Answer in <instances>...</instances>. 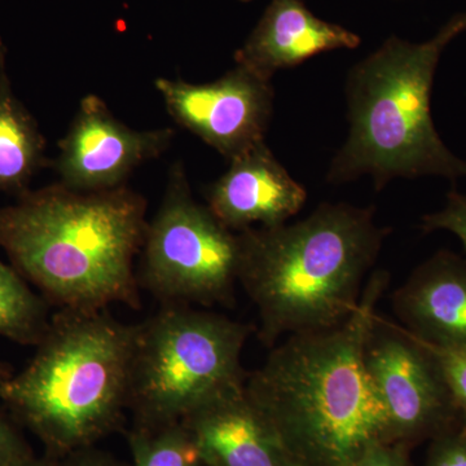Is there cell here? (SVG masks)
<instances>
[{"instance_id":"14","label":"cell","mask_w":466,"mask_h":466,"mask_svg":"<svg viewBox=\"0 0 466 466\" xmlns=\"http://www.w3.org/2000/svg\"><path fill=\"white\" fill-rule=\"evenodd\" d=\"M404 329L437 349H466V262L441 250L421 263L391 299Z\"/></svg>"},{"instance_id":"4","label":"cell","mask_w":466,"mask_h":466,"mask_svg":"<svg viewBox=\"0 0 466 466\" xmlns=\"http://www.w3.org/2000/svg\"><path fill=\"white\" fill-rule=\"evenodd\" d=\"M466 32V11L433 38L413 43L392 35L350 70V131L327 173L332 184L370 175L376 189L397 177H466V161L441 139L431 116L435 70L444 48Z\"/></svg>"},{"instance_id":"25","label":"cell","mask_w":466,"mask_h":466,"mask_svg":"<svg viewBox=\"0 0 466 466\" xmlns=\"http://www.w3.org/2000/svg\"><path fill=\"white\" fill-rule=\"evenodd\" d=\"M20 466H47V465L39 464V462H34V461H32V460H29V461H26L25 464H23Z\"/></svg>"},{"instance_id":"6","label":"cell","mask_w":466,"mask_h":466,"mask_svg":"<svg viewBox=\"0 0 466 466\" xmlns=\"http://www.w3.org/2000/svg\"><path fill=\"white\" fill-rule=\"evenodd\" d=\"M251 332L216 312L162 305L135 324L127 408L142 426L159 428L244 385L241 355Z\"/></svg>"},{"instance_id":"21","label":"cell","mask_w":466,"mask_h":466,"mask_svg":"<svg viewBox=\"0 0 466 466\" xmlns=\"http://www.w3.org/2000/svg\"><path fill=\"white\" fill-rule=\"evenodd\" d=\"M29 460V453L23 441L11 426L0 419V466H20Z\"/></svg>"},{"instance_id":"13","label":"cell","mask_w":466,"mask_h":466,"mask_svg":"<svg viewBox=\"0 0 466 466\" xmlns=\"http://www.w3.org/2000/svg\"><path fill=\"white\" fill-rule=\"evenodd\" d=\"M360 36L315 16L303 0H271L253 32L236 51V66L271 81L279 70L336 50H354Z\"/></svg>"},{"instance_id":"24","label":"cell","mask_w":466,"mask_h":466,"mask_svg":"<svg viewBox=\"0 0 466 466\" xmlns=\"http://www.w3.org/2000/svg\"><path fill=\"white\" fill-rule=\"evenodd\" d=\"M76 466H104V465L99 464V462L85 461V462H79V464L76 465Z\"/></svg>"},{"instance_id":"2","label":"cell","mask_w":466,"mask_h":466,"mask_svg":"<svg viewBox=\"0 0 466 466\" xmlns=\"http://www.w3.org/2000/svg\"><path fill=\"white\" fill-rule=\"evenodd\" d=\"M147 226L146 198L126 186L78 192L58 183L0 208V249L60 309H140L134 260Z\"/></svg>"},{"instance_id":"8","label":"cell","mask_w":466,"mask_h":466,"mask_svg":"<svg viewBox=\"0 0 466 466\" xmlns=\"http://www.w3.org/2000/svg\"><path fill=\"white\" fill-rule=\"evenodd\" d=\"M366 367L390 424L391 441H417L461 428L449 385L428 345L377 317Z\"/></svg>"},{"instance_id":"17","label":"cell","mask_w":466,"mask_h":466,"mask_svg":"<svg viewBox=\"0 0 466 466\" xmlns=\"http://www.w3.org/2000/svg\"><path fill=\"white\" fill-rule=\"evenodd\" d=\"M135 466H198L200 449L183 422L147 428L131 438Z\"/></svg>"},{"instance_id":"3","label":"cell","mask_w":466,"mask_h":466,"mask_svg":"<svg viewBox=\"0 0 466 466\" xmlns=\"http://www.w3.org/2000/svg\"><path fill=\"white\" fill-rule=\"evenodd\" d=\"M391 229L375 208L321 204L305 219L238 233V283L256 306L267 348L345 321Z\"/></svg>"},{"instance_id":"22","label":"cell","mask_w":466,"mask_h":466,"mask_svg":"<svg viewBox=\"0 0 466 466\" xmlns=\"http://www.w3.org/2000/svg\"><path fill=\"white\" fill-rule=\"evenodd\" d=\"M351 466H407L400 452L389 449V443L377 444Z\"/></svg>"},{"instance_id":"16","label":"cell","mask_w":466,"mask_h":466,"mask_svg":"<svg viewBox=\"0 0 466 466\" xmlns=\"http://www.w3.org/2000/svg\"><path fill=\"white\" fill-rule=\"evenodd\" d=\"M50 321L45 300L30 290L16 268L0 260V336L36 346Z\"/></svg>"},{"instance_id":"12","label":"cell","mask_w":466,"mask_h":466,"mask_svg":"<svg viewBox=\"0 0 466 466\" xmlns=\"http://www.w3.org/2000/svg\"><path fill=\"white\" fill-rule=\"evenodd\" d=\"M208 466H297L244 385L223 392L182 420Z\"/></svg>"},{"instance_id":"5","label":"cell","mask_w":466,"mask_h":466,"mask_svg":"<svg viewBox=\"0 0 466 466\" xmlns=\"http://www.w3.org/2000/svg\"><path fill=\"white\" fill-rule=\"evenodd\" d=\"M134 337L135 324L108 309H60L25 370L0 381V398L55 449H81L127 408Z\"/></svg>"},{"instance_id":"20","label":"cell","mask_w":466,"mask_h":466,"mask_svg":"<svg viewBox=\"0 0 466 466\" xmlns=\"http://www.w3.org/2000/svg\"><path fill=\"white\" fill-rule=\"evenodd\" d=\"M428 466H466L465 429L435 438Z\"/></svg>"},{"instance_id":"15","label":"cell","mask_w":466,"mask_h":466,"mask_svg":"<svg viewBox=\"0 0 466 466\" xmlns=\"http://www.w3.org/2000/svg\"><path fill=\"white\" fill-rule=\"evenodd\" d=\"M45 137L12 90L5 52L0 43V192L29 191L30 180L45 162Z\"/></svg>"},{"instance_id":"11","label":"cell","mask_w":466,"mask_h":466,"mask_svg":"<svg viewBox=\"0 0 466 466\" xmlns=\"http://www.w3.org/2000/svg\"><path fill=\"white\" fill-rule=\"evenodd\" d=\"M308 192L276 159L266 142L229 159L207 192L208 208L229 231L284 225L302 210Z\"/></svg>"},{"instance_id":"7","label":"cell","mask_w":466,"mask_h":466,"mask_svg":"<svg viewBox=\"0 0 466 466\" xmlns=\"http://www.w3.org/2000/svg\"><path fill=\"white\" fill-rule=\"evenodd\" d=\"M137 281L162 305H229L238 284V233L192 198L174 165L167 191L144 236Z\"/></svg>"},{"instance_id":"1","label":"cell","mask_w":466,"mask_h":466,"mask_svg":"<svg viewBox=\"0 0 466 466\" xmlns=\"http://www.w3.org/2000/svg\"><path fill=\"white\" fill-rule=\"evenodd\" d=\"M388 272L370 276L341 324L287 337L245 379L251 403L297 466H351L391 443L390 424L366 367V343Z\"/></svg>"},{"instance_id":"10","label":"cell","mask_w":466,"mask_h":466,"mask_svg":"<svg viewBox=\"0 0 466 466\" xmlns=\"http://www.w3.org/2000/svg\"><path fill=\"white\" fill-rule=\"evenodd\" d=\"M173 137L171 128L133 130L100 97L88 95L58 143L55 167L60 183L73 191H110L125 186L135 168L164 153Z\"/></svg>"},{"instance_id":"26","label":"cell","mask_w":466,"mask_h":466,"mask_svg":"<svg viewBox=\"0 0 466 466\" xmlns=\"http://www.w3.org/2000/svg\"><path fill=\"white\" fill-rule=\"evenodd\" d=\"M240 2H245V3H247V2H251V0H240Z\"/></svg>"},{"instance_id":"23","label":"cell","mask_w":466,"mask_h":466,"mask_svg":"<svg viewBox=\"0 0 466 466\" xmlns=\"http://www.w3.org/2000/svg\"><path fill=\"white\" fill-rule=\"evenodd\" d=\"M11 375H12V373L9 372L8 368L5 366H3V364L0 363V381H3V380L8 379V377Z\"/></svg>"},{"instance_id":"19","label":"cell","mask_w":466,"mask_h":466,"mask_svg":"<svg viewBox=\"0 0 466 466\" xmlns=\"http://www.w3.org/2000/svg\"><path fill=\"white\" fill-rule=\"evenodd\" d=\"M421 228L425 232L449 231L461 241L466 253V195L451 191L441 210L422 217Z\"/></svg>"},{"instance_id":"18","label":"cell","mask_w":466,"mask_h":466,"mask_svg":"<svg viewBox=\"0 0 466 466\" xmlns=\"http://www.w3.org/2000/svg\"><path fill=\"white\" fill-rule=\"evenodd\" d=\"M429 348L440 363L441 373L458 410L461 428L466 431V349Z\"/></svg>"},{"instance_id":"9","label":"cell","mask_w":466,"mask_h":466,"mask_svg":"<svg viewBox=\"0 0 466 466\" xmlns=\"http://www.w3.org/2000/svg\"><path fill=\"white\" fill-rule=\"evenodd\" d=\"M155 86L175 121L228 161L265 142L274 88L250 70L236 66L208 84L157 78Z\"/></svg>"}]
</instances>
